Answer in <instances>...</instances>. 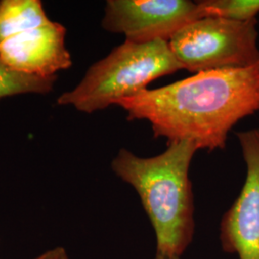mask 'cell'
I'll use <instances>...</instances> for the list:
<instances>
[{"label":"cell","mask_w":259,"mask_h":259,"mask_svg":"<svg viewBox=\"0 0 259 259\" xmlns=\"http://www.w3.org/2000/svg\"><path fill=\"white\" fill-rule=\"evenodd\" d=\"M202 18L197 2L189 0H109L102 27L123 34L133 42L168 41L181 29Z\"/></svg>","instance_id":"obj_5"},{"label":"cell","mask_w":259,"mask_h":259,"mask_svg":"<svg viewBox=\"0 0 259 259\" xmlns=\"http://www.w3.org/2000/svg\"><path fill=\"white\" fill-rule=\"evenodd\" d=\"M181 69L166 40L145 44L125 40L92 65L79 84L62 94L57 103L85 113L102 111L147 90L157 78Z\"/></svg>","instance_id":"obj_3"},{"label":"cell","mask_w":259,"mask_h":259,"mask_svg":"<svg viewBox=\"0 0 259 259\" xmlns=\"http://www.w3.org/2000/svg\"><path fill=\"white\" fill-rule=\"evenodd\" d=\"M246 163L240 194L220 225L223 250L239 259H259V128L236 134Z\"/></svg>","instance_id":"obj_6"},{"label":"cell","mask_w":259,"mask_h":259,"mask_svg":"<svg viewBox=\"0 0 259 259\" xmlns=\"http://www.w3.org/2000/svg\"><path fill=\"white\" fill-rule=\"evenodd\" d=\"M34 259H69L66 250L63 247H57L47 250Z\"/></svg>","instance_id":"obj_11"},{"label":"cell","mask_w":259,"mask_h":259,"mask_svg":"<svg viewBox=\"0 0 259 259\" xmlns=\"http://www.w3.org/2000/svg\"><path fill=\"white\" fill-rule=\"evenodd\" d=\"M197 4L203 18L249 21L259 14V0H202Z\"/></svg>","instance_id":"obj_10"},{"label":"cell","mask_w":259,"mask_h":259,"mask_svg":"<svg viewBox=\"0 0 259 259\" xmlns=\"http://www.w3.org/2000/svg\"><path fill=\"white\" fill-rule=\"evenodd\" d=\"M257 19L235 21L202 18L168 40L183 69L193 73L259 65Z\"/></svg>","instance_id":"obj_4"},{"label":"cell","mask_w":259,"mask_h":259,"mask_svg":"<svg viewBox=\"0 0 259 259\" xmlns=\"http://www.w3.org/2000/svg\"><path fill=\"white\" fill-rule=\"evenodd\" d=\"M57 76L38 77L13 70L0 61V99L22 93H50Z\"/></svg>","instance_id":"obj_9"},{"label":"cell","mask_w":259,"mask_h":259,"mask_svg":"<svg viewBox=\"0 0 259 259\" xmlns=\"http://www.w3.org/2000/svg\"><path fill=\"white\" fill-rule=\"evenodd\" d=\"M129 120L150 122L155 138L198 150L225 149L230 131L259 111V65L204 71L116 103Z\"/></svg>","instance_id":"obj_1"},{"label":"cell","mask_w":259,"mask_h":259,"mask_svg":"<svg viewBox=\"0 0 259 259\" xmlns=\"http://www.w3.org/2000/svg\"><path fill=\"white\" fill-rule=\"evenodd\" d=\"M198 151L187 141L168 143L155 157L121 149L111 162L115 175L139 194L157 239L155 259H181L194 236V197L189 168Z\"/></svg>","instance_id":"obj_2"},{"label":"cell","mask_w":259,"mask_h":259,"mask_svg":"<svg viewBox=\"0 0 259 259\" xmlns=\"http://www.w3.org/2000/svg\"><path fill=\"white\" fill-rule=\"evenodd\" d=\"M65 26L50 21L0 45V61L23 74L51 77L72 65L65 47Z\"/></svg>","instance_id":"obj_7"},{"label":"cell","mask_w":259,"mask_h":259,"mask_svg":"<svg viewBox=\"0 0 259 259\" xmlns=\"http://www.w3.org/2000/svg\"><path fill=\"white\" fill-rule=\"evenodd\" d=\"M50 21L39 0H1L0 45Z\"/></svg>","instance_id":"obj_8"}]
</instances>
